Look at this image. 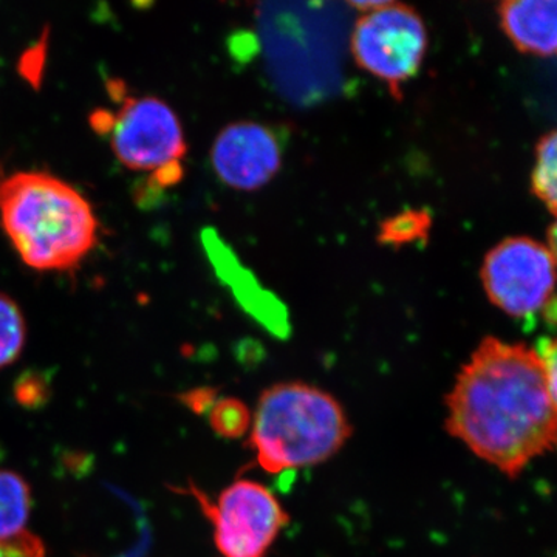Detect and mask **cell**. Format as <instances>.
I'll return each mask as SVG.
<instances>
[{"instance_id":"cell-8","label":"cell","mask_w":557,"mask_h":557,"mask_svg":"<svg viewBox=\"0 0 557 557\" xmlns=\"http://www.w3.org/2000/svg\"><path fill=\"white\" fill-rule=\"evenodd\" d=\"M281 141L271 127L237 121L223 127L211 149V163L220 182L251 193L269 185L282 170Z\"/></svg>"},{"instance_id":"cell-9","label":"cell","mask_w":557,"mask_h":557,"mask_svg":"<svg viewBox=\"0 0 557 557\" xmlns=\"http://www.w3.org/2000/svg\"><path fill=\"white\" fill-rule=\"evenodd\" d=\"M505 35L523 53L557 54V0H509L498 7Z\"/></svg>"},{"instance_id":"cell-5","label":"cell","mask_w":557,"mask_h":557,"mask_svg":"<svg viewBox=\"0 0 557 557\" xmlns=\"http://www.w3.org/2000/svg\"><path fill=\"white\" fill-rule=\"evenodd\" d=\"M189 494L211 522L222 557H269L289 523L273 491L252 479L234 480L215 500L196 485H189Z\"/></svg>"},{"instance_id":"cell-18","label":"cell","mask_w":557,"mask_h":557,"mask_svg":"<svg viewBox=\"0 0 557 557\" xmlns=\"http://www.w3.org/2000/svg\"><path fill=\"white\" fill-rule=\"evenodd\" d=\"M552 252L553 259H555L557 265V219L548 230V247Z\"/></svg>"},{"instance_id":"cell-7","label":"cell","mask_w":557,"mask_h":557,"mask_svg":"<svg viewBox=\"0 0 557 557\" xmlns=\"http://www.w3.org/2000/svg\"><path fill=\"white\" fill-rule=\"evenodd\" d=\"M109 135L116 159L134 171L182 163L188 150L177 113L153 97L126 98L112 115Z\"/></svg>"},{"instance_id":"cell-4","label":"cell","mask_w":557,"mask_h":557,"mask_svg":"<svg viewBox=\"0 0 557 557\" xmlns=\"http://www.w3.org/2000/svg\"><path fill=\"white\" fill-rule=\"evenodd\" d=\"M428 28L423 17L406 3L384 0L380 9L359 16L350 50L358 67L386 84L395 100L416 78L426 57Z\"/></svg>"},{"instance_id":"cell-17","label":"cell","mask_w":557,"mask_h":557,"mask_svg":"<svg viewBox=\"0 0 557 557\" xmlns=\"http://www.w3.org/2000/svg\"><path fill=\"white\" fill-rule=\"evenodd\" d=\"M42 388L44 384L40 383L39 376H24L21 383H17V398L22 397V395L28 394V392L32 391V394L28 395L27 399H25L22 405H36V403H39L40 397L44 395Z\"/></svg>"},{"instance_id":"cell-14","label":"cell","mask_w":557,"mask_h":557,"mask_svg":"<svg viewBox=\"0 0 557 557\" xmlns=\"http://www.w3.org/2000/svg\"><path fill=\"white\" fill-rule=\"evenodd\" d=\"M211 426L223 437L234 438L247 434L251 416L240 401L234 398H225L219 401L209 412Z\"/></svg>"},{"instance_id":"cell-10","label":"cell","mask_w":557,"mask_h":557,"mask_svg":"<svg viewBox=\"0 0 557 557\" xmlns=\"http://www.w3.org/2000/svg\"><path fill=\"white\" fill-rule=\"evenodd\" d=\"M30 511L28 483L16 472L0 469V541L24 533Z\"/></svg>"},{"instance_id":"cell-2","label":"cell","mask_w":557,"mask_h":557,"mask_svg":"<svg viewBox=\"0 0 557 557\" xmlns=\"http://www.w3.org/2000/svg\"><path fill=\"white\" fill-rule=\"evenodd\" d=\"M0 220L21 259L39 271L73 269L98 244L89 200L47 172H14L0 180Z\"/></svg>"},{"instance_id":"cell-1","label":"cell","mask_w":557,"mask_h":557,"mask_svg":"<svg viewBox=\"0 0 557 557\" xmlns=\"http://www.w3.org/2000/svg\"><path fill=\"white\" fill-rule=\"evenodd\" d=\"M446 429L507 478L555 448L557 410L536 348L487 336L446 395Z\"/></svg>"},{"instance_id":"cell-11","label":"cell","mask_w":557,"mask_h":557,"mask_svg":"<svg viewBox=\"0 0 557 557\" xmlns=\"http://www.w3.org/2000/svg\"><path fill=\"white\" fill-rule=\"evenodd\" d=\"M432 228V215L423 209H408L384 220L379 230V242L386 247H405L426 239Z\"/></svg>"},{"instance_id":"cell-12","label":"cell","mask_w":557,"mask_h":557,"mask_svg":"<svg viewBox=\"0 0 557 557\" xmlns=\"http://www.w3.org/2000/svg\"><path fill=\"white\" fill-rule=\"evenodd\" d=\"M531 185L537 199L557 215V129L537 145Z\"/></svg>"},{"instance_id":"cell-6","label":"cell","mask_w":557,"mask_h":557,"mask_svg":"<svg viewBox=\"0 0 557 557\" xmlns=\"http://www.w3.org/2000/svg\"><path fill=\"white\" fill-rule=\"evenodd\" d=\"M480 276L487 299L509 317L528 319L547 311L557 318V265L539 242L502 240L487 252Z\"/></svg>"},{"instance_id":"cell-15","label":"cell","mask_w":557,"mask_h":557,"mask_svg":"<svg viewBox=\"0 0 557 557\" xmlns=\"http://www.w3.org/2000/svg\"><path fill=\"white\" fill-rule=\"evenodd\" d=\"M46 548L39 537L24 533L0 541V557H44Z\"/></svg>"},{"instance_id":"cell-3","label":"cell","mask_w":557,"mask_h":557,"mask_svg":"<svg viewBox=\"0 0 557 557\" xmlns=\"http://www.w3.org/2000/svg\"><path fill=\"white\" fill-rule=\"evenodd\" d=\"M343 405L302 381L273 384L260 394L249 424V449L267 474L324 463L351 437Z\"/></svg>"},{"instance_id":"cell-13","label":"cell","mask_w":557,"mask_h":557,"mask_svg":"<svg viewBox=\"0 0 557 557\" xmlns=\"http://www.w3.org/2000/svg\"><path fill=\"white\" fill-rule=\"evenodd\" d=\"M27 325L16 300L0 293V369L13 364L24 350Z\"/></svg>"},{"instance_id":"cell-16","label":"cell","mask_w":557,"mask_h":557,"mask_svg":"<svg viewBox=\"0 0 557 557\" xmlns=\"http://www.w3.org/2000/svg\"><path fill=\"white\" fill-rule=\"evenodd\" d=\"M536 351L544 364L549 395H552L553 405L557 410V338L542 339ZM555 448L557 449V438Z\"/></svg>"}]
</instances>
